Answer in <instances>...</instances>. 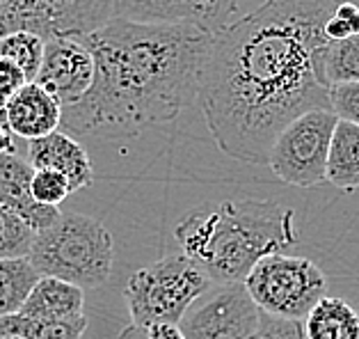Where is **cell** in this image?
<instances>
[{
    "instance_id": "1",
    "label": "cell",
    "mask_w": 359,
    "mask_h": 339,
    "mask_svg": "<svg viewBox=\"0 0 359 339\" xmlns=\"http://www.w3.org/2000/svg\"><path fill=\"white\" fill-rule=\"evenodd\" d=\"M339 3L266 0L213 34L197 101L220 152L241 163L266 165L288 121L330 108L323 28Z\"/></svg>"
},
{
    "instance_id": "2",
    "label": "cell",
    "mask_w": 359,
    "mask_h": 339,
    "mask_svg": "<svg viewBox=\"0 0 359 339\" xmlns=\"http://www.w3.org/2000/svg\"><path fill=\"white\" fill-rule=\"evenodd\" d=\"M213 34L192 25L106 21L83 37L94 58L90 90L62 108L67 135L128 138L179 117L197 101Z\"/></svg>"
},
{
    "instance_id": "3",
    "label": "cell",
    "mask_w": 359,
    "mask_h": 339,
    "mask_svg": "<svg viewBox=\"0 0 359 339\" xmlns=\"http://www.w3.org/2000/svg\"><path fill=\"white\" fill-rule=\"evenodd\" d=\"M179 252L213 284H243L261 259L286 255L300 241L295 211L273 199H241L192 208L177 222Z\"/></svg>"
},
{
    "instance_id": "4",
    "label": "cell",
    "mask_w": 359,
    "mask_h": 339,
    "mask_svg": "<svg viewBox=\"0 0 359 339\" xmlns=\"http://www.w3.org/2000/svg\"><path fill=\"white\" fill-rule=\"evenodd\" d=\"M28 262L41 277L99 289L112 275L115 248L106 225L83 213H60L53 225L34 234Z\"/></svg>"
},
{
    "instance_id": "5",
    "label": "cell",
    "mask_w": 359,
    "mask_h": 339,
    "mask_svg": "<svg viewBox=\"0 0 359 339\" xmlns=\"http://www.w3.org/2000/svg\"><path fill=\"white\" fill-rule=\"evenodd\" d=\"M213 282L181 252L165 255L128 277L124 298L135 328L179 326L183 314Z\"/></svg>"
},
{
    "instance_id": "6",
    "label": "cell",
    "mask_w": 359,
    "mask_h": 339,
    "mask_svg": "<svg viewBox=\"0 0 359 339\" xmlns=\"http://www.w3.org/2000/svg\"><path fill=\"white\" fill-rule=\"evenodd\" d=\"M243 286L264 314L302 324L311 307L325 298L327 277L311 259L270 255L252 268Z\"/></svg>"
},
{
    "instance_id": "7",
    "label": "cell",
    "mask_w": 359,
    "mask_h": 339,
    "mask_svg": "<svg viewBox=\"0 0 359 339\" xmlns=\"http://www.w3.org/2000/svg\"><path fill=\"white\" fill-rule=\"evenodd\" d=\"M337 121L332 108L309 110L288 121L270 147L266 165L288 186L313 188L325 184L327 152Z\"/></svg>"
},
{
    "instance_id": "8",
    "label": "cell",
    "mask_w": 359,
    "mask_h": 339,
    "mask_svg": "<svg viewBox=\"0 0 359 339\" xmlns=\"http://www.w3.org/2000/svg\"><path fill=\"white\" fill-rule=\"evenodd\" d=\"M110 19L96 0H0V37L25 30L43 39H83Z\"/></svg>"
},
{
    "instance_id": "9",
    "label": "cell",
    "mask_w": 359,
    "mask_h": 339,
    "mask_svg": "<svg viewBox=\"0 0 359 339\" xmlns=\"http://www.w3.org/2000/svg\"><path fill=\"white\" fill-rule=\"evenodd\" d=\"M261 326V310L243 284H213L192 303L179 321L186 339H254Z\"/></svg>"
},
{
    "instance_id": "10",
    "label": "cell",
    "mask_w": 359,
    "mask_h": 339,
    "mask_svg": "<svg viewBox=\"0 0 359 339\" xmlns=\"http://www.w3.org/2000/svg\"><path fill=\"white\" fill-rule=\"evenodd\" d=\"M241 0H115L112 16L135 23L192 25L208 34L226 28Z\"/></svg>"
},
{
    "instance_id": "11",
    "label": "cell",
    "mask_w": 359,
    "mask_h": 339,
    "mask_svg": "<svg viewBox=\"0 0 359 339\" xmlns=\"http://www.w3.org/2000/svg\"><path fill=\"white\" fill-rule=\"evenodd\" d=\"M94 78V58L83 39L50 37L43 46L39 74L32 83L46 90L60 106H74L90 90Z\"/></svg>"
},
{
    "instance_id": "12",
    "label": "cell",
    "mask_w": 359,
    "mask_h": 339,
    "mask_svg": "<svg viewBox=\"0 0 359 339\" xmlns=\"http://www.w3.org/2000/svg\"><path fill=\"white\" fill-rule=\"evenodd\" d=\"M25 161L30 163L32 170H53L65 175L72 186V193L92 186L94 181L90 154L76 138L67 135L60 128L39 140H30L28 149H25Z\"/></svg>"
},
{
    "instance_id": "13",
    "label": "cell",
    "mask_w": 359,
    "mask_h": 339,
    "mask_svg": "<svg viewBox=\"0 0 359 339\" xmlns=\"http://www.w3.org/2000/svg\"><path fill=\"white\" fill-rule=\"evenodd\" d=\"M30 163L19 154H0V206L10 208L30 225L34 232L46 230L62 213L57 206L37 204L30 195Z\"/></svg>"
},
{
    "instance_id": "14",
    "label": "cell",
    "mask_w": 359,
    "mask_h": 339,
    "mask_svg": "<svg viewBox=\"0 0 359 339\" xmlns=\"http://www.w3.org/2000/svg\"><path fill=\"white\" fill-rule=\"evenodd\" d=\"M3 112L10 131L28 142L57 131L62 119V106L37 83H25L5 103Z\"/></svg>"
},
{
    "instance_id": "15",
    "label": "cell",
    "mask_w": 359,
    "mask_h": 339,
    "mask_svg": "<svg viewBox=\"0 0 359 339\" xmlns=\"http://www.w3.org/2000/svg\"><path fill=\"white\" fill-rule=\"evenodd\" d=\"M85 291L78 286L55 280V277H39L32 286L30 295L25 298L21 312L28 319L37 321H60V319H78L85 312Z\"/></svg>"
},
{
    "instance_id": "16",
    "label": "cell",
    "mask_w": 359,
    "mask_h": 339,
    "mask_svg": "<svg viewBox=\"0 0 359 339\" xmlns=\"http://www.w3.org/2000/svg\"><path fill=\"white\" fill-rule=\"evenodd\" d=\"M304 339H359V312L344 298H320L302 321Z\"/></svg>"
},
{
    "instance_id": "17",
    "label": "cell",
    "mask_w": 359,
    "mask_h": 339,
    "mask_svg": "<svg viewBox=\"0 0 359 339\" xmlns=\"http://www.w3.org/2000/svg\"><path fill=\"white\" fill-rule=\"evenodd\" d=\"M325 181L339 190L353 193L359 188V126L350 121H337L332 133Z\"/></svg>"
},
{
    "instance_id": "18",
    "label": "cell",
    "mask_w": 359,
    "mask_h": 339,
    "mask_svg": "<svg viewBox=\"0 0 359 339\" xmlns=\"http://www.w3.org/2000/svg\"><path fill=\"white\" fill-rule=\"evenodd\" d=\"M87 317L37 321L23 314L0 317V335H21L25 339H81L87 330Z\"/></svg>"
},
{
    "instance_id": "19",
    "label": "cell",
    "mask_w": 359,
    "mask_h": 339,
    "mask_svg": "<svg viewBox=\"0 0 359 339\" xmlns=\"http://www.w3.org/2000/svg\"><path fill=\"white\" fill-rule=\"evenodd\" d=\"M39 277L28 259H0V317L21 312Z\"/></svg>"
},
{
    "instance_id": "20",
    "label": "cell",
    "mask_w": 359,
    "mask_h": 339,
    "mask_svg": "<svg viewBox=\"0 0 359 339\" xmlns=\"http://www.w3.org/2000/svg\"><path fill=\"white\" fill-rule=\"evenodd\" d=\"M43 46H46V39L34 32H25V30L10 32L5 37H0V58L14 62L21 69L25 81L32 83L39 74Z\"/></svg>"
},
{
    "instance_id": "21",
    "label": "cell",
    "mask_w": 359,
    "mask_h": 339,
    "mask_svg": "<svg viewBox=\"0 0 359 339\" xmlns=\"http://www.w3.org/2000/svg\"><path fill=\"white\" fill-rule=\"evenodd\" d=\"M323 76L327 85L359 81V34L341 41H327L323 51Z\"/></svg>"
},
{
    "instance_id": "22",
    "label": "cell",
    "mask_w": 359,
    "mask_h": 339,
    "mask_svg": "<svg viewBox=\"0 0 359 339\" xmlns=\"http://www.w3.org/2000/svg\"><path fill=\"white\" fill-rule=\"evenodd\" d=\"M34 234L21 215L0 206V259H28Z\"/></svg>"
},
{
    "instance_id": "23",
    "label": "cell",
    "mask_w": 359,
    "mask_h": 339,
    "mask_svg": "<svg viewBox=\"0 0 359 339\" xmlns=\"http://www.w3.org/2000/svg\"><path fill=\"white\" fill-rule=\"evenodd\" d=\"M30 195L37 204L43 206H60L72 195V186L65 175L53 170H34L30 181Z\"/></svg>"
},
{
    "instance_id": "24",
    "label": "cell",
    "mask_w": 359,
    "mask_h": 339,
    "mask_svg": "<svg viewBox=\"0 0 359 339\" xmlns=\"http://www.w3.org/2000/svg\"><path fill=\"white\" fill-rule=\"evenodd\" d=\"M117 339H147V330L128 326L126 330H121V335ZM254 339H304V333H302V324L273 319L261 312V326Z\"/></svg>"
},
{
    "instance_id": "25",
    "label": "cell",
    "mask_w": 359,
    "mask_h": 339,
    "mask_svg": "<svg viewBox=\"0 0 359 339\" xmlns=\"http://www.w3.org/2000/svg\"><path fill=\"white\" fill-rule=\"evenodd\" d=\"M330 108L337 119L359 126V81L330 85Z\"/></svg>"
},
{
    "instance_id": "26",
    "label": "cell",
    "mask_w": 359,
    "mask_h": 339,
    "mask_svg": "<svg viewBox=\"0 0 359 339\" xmlns=\"http://www.w3.org/2000/svg\"><path fill=\"white\" fill-rule=\"evenodd\" d=\"M25 83L28 81H25V76L21 74V69L14 62H10V60L0 58V108H3Z\"/></svg>"
},
{
    "instance_id": "27",
    "label": "cell",
    "mask_w": 359,
    "mask_h": 339,
    "mask_svg": "<svg viewBox=\"0 0 359 339\" xmlns=\"http://www.w3.org/2000/svg\"><path fill=\"white\" fill-rule=\"evenodd\" d=\"M334 16L344 21L353 34H359V5L348 3V0H341V3L337 5V10H334Z\"/></svg>"
},
{
    "instance_id": "28",
    "label": "cell",
    "mask_w": 359,
    "mask_h": 339,
    "mask_svg": "<svg viewBox=\"0 0 359 339\" xmlns=\"http://www.w3.org/2000/svg\"><path fill=\"white\" fill-rule=\"evenodd\" d=\"M147 339H186L177 326H151L147 328Z\"/></svg>"
},
{
    "instance_id": "29",
    "label": "cell",
    "mask_w": 359,
    "mask_h": 339,
    "mask_svg": "<svg viewBox=\"0 0 359 339\" xmlns=\"http://www.w3.org/2000/svg\"><path fill=\"white\" fill-rule=\"evenodd\" d=\"M0 339H25L21 335H0Z\"/></svg>"
}]
</instances>
